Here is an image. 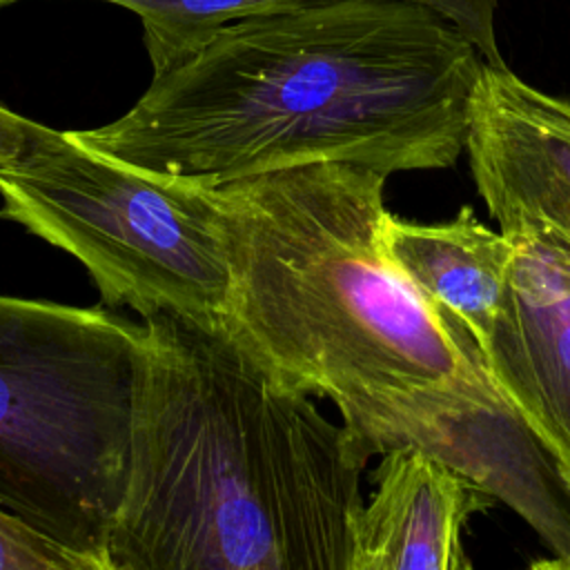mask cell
<instances>
[{
	"label": "cell",
	"mask_w": 570,
	"mask_h": 570,
	"mask_svg": "<svg viewBox=\"0 0 570 570\" xmlns=\"http://www.w3.org/2000/svg\"><path fill=\"white\" fill-rule=\"evenodd\" d=\"M499 0H305L225 27L120 118L71 134L203 187L309 165L443 169L465 149Z\"/></svg>",
	"instance_id": "1"
},
{
	"label": "cell",
	"mask_w": 570,
	"mask_h": 570,
	"mask_svg": "<svg viewBox=\"0 0 570 570\" xmlns=\"http://www.w3.org/2000/svg\"><path fill=\"white\" fill-rule=\"evenodd\" d=\"M142 327L107 570H350L365 468L343 425L225 321Z\"/></svg>",
	"instance_id": "2"
},
{
	"label": "cell",
	"mask_w": 570,
	"mask_h": 570,
	"mask_svg": "<svg viewBox=\"0 0 570 570\" xmlns=\"http://www.w3.org/2000/svg\"><path fill=\"white\" fill-rule=\"evenodd\" d=\"M387 174L309 163L216 189L232 289L225 325L289 387L365 407L452 381L472 334L385 258Z\"/></svg>",
	"instance_id": "3"
},
{
	"label": "cell",
	"mask_w": 570,
	"mask_h": 570,
	"mask_svg": "<svg viewBox=\"0 0 570 570\" xmlns=\"http://www.w3.org/2000/svg\"><path fill=\"white\" fill-rule=\"evenodd\" d=\"M142 323L0 294V510L107 570Z\"/></svg>",
	"instance_id": "4"
},
{
	"label": "cell",
	"mask_w": 570,
	"mask_h": 570,
	"mask_svg": "<svg viewBox=\"0 0 570 570\" xmlns=\"http://www.w3.org/2000/svg\"><path fill=\"white\" fill-rule=\"evenodd\" d=\"M0 218L85 265L109 307L225 321L232 269L214 187L156 174L38 122L0 167Z\"/></svg>",
	"instance_id": "5"
},
{
	"label": "cell",
	"mask_w": 570,
	"mask_h": 570,
	"mask_svg": "<svg viewBox=\"0 0 570 570\" xmlns=\"http://www.w3.org/2000/svg\"><path fill=\"white\" fill-rule=\"evenodd\" d=\"M341 425L363 468L414 445L510 505L552 550L543 566L570 568V483L490 376L474 336L452 381L383 399Z\"/></svg>",
	"instance_id": "6"
},
{
	"label": "cell",
	"mask_w": 570,
	"mask_h": 570,
	"mask_svg": "<svg viewBox=\"0 0 570 570\" xmlns=\"http://www.w3.org/2000/svg\"><path fill=\"white\" fill-rule=\"evenodd\" d=\"M465 151L490 216L570 249V98L483 62L470 98Z\"/></svg>",
	"instance_id": "7"
},
{
	"label": "cell",
	"mask_w": 570,
	"mask_h": 570,
	"mask_svg": "<svg viewBox=\"0 0 570 570\" xmlns=\"http://www.w3.org/2000/svg\"><path fill=\"white\" fill-rule=\"evenodd\" d=\"M508 292L481 350L490 376L570 483V256L519 232Z\"/></svg>",
	"instance_id": "8"
},
{
	"label": "cell",
	"mask_w": 570,
	"mask_h": 570,
	"mask_svg": "<svg viewBox=\"0 0 570 570\" xmlns=\"http://www.w3.org/2000/svg\"><path fill=\"white\" fill-rule=\"evenodd\" d=\"M354 525L350 570H468L463 530L490 497L436 456L401 445L381 454Z\"/></svg>",
	"instance_id": "9"
},
{
	"label": "cell",
	"mask_w": 570,
	"mask_h": 570,
	"mask_svg": "<svg viewBox=\"0 0 570 570\" xmlns=\"http://www.w3.org/2000/svg\"><path fill=\"white\" fill-rule=\"evenodd\" d=\"M379 240L390 265L434 309L463 323L483 350L503 307L517 238L490 229L463 205L443 223L405 220L385 209Z\"/></svg>",
	"instance_id": "10"
},
{
	"label": "cell",
	"mask_w": 570,
	"mask_h": 570,
	"mask_svg": "<svg viewBox=\"0 0 570 570\" xmlns=\"http://www.w3.org/2000/svg\"><path fill=\"white\" fill-rule=\"evenodd\" d=\"M134 11L154 76L163 73L216 38L225 27L305 0H102Z\"/></svg>",
	"instance_id": "11"
},
{
	"label": "cell",
	"mask_w": 570,
	"mask_h": 570,
	"mask_svg": "<svg viewBox=\"0 0 570 570\" xmlns=\"http://www.w3.org/2000/svg\"><path fill=\"white\" fill-rule=\"evenodd\" d=\"M36 127H38V122L33 120L27 129H16V131L0 129V167L7 165L9 160H13L27 147Z\"/></svg>",
	"instance_id": "12"
},
{
	"label": "cell",
	"mask_w": 570,
	"mask_h": 570,
	"mask_svg": "<svg viewBox=\"0 0 570 570\" xmlns=\"http://www.w3.org/2000/svg\"><path fill=\"white\" fill-rule=\"evenodd\" d=\"M33 120L24 118V116H18L13 114L9 107L0 105V129H7V131H16V129H27Z\"/></svg>",
	"instance_id": "13"
},
{
	"label": "cell",
	"mask_w": 570,
	"mask_h": 570,
	"mask_svg": "<svg viewBox=\"0 0 570 570\" xmlns=\"http://www.w3.org/2000/svg\"><path fill=\"white\" fill-rule=\"evenodd\" d=\"M13 2H18V0H0V9L7 7V4H13Z\"/></svg>",
	"instance_id": "14"
},
{
	"label": "cell",
	"mask_w": 570,
	"mask_h": 570,
	"mask_svg": "<svg viewBox=\"0 0 570 570\" xmlns=\"http://www.w3.org/2000/svg\"><path fill=\"white\" fill-rule=\"evenodd\" d=\"M557 245H559V243H557ZM559 247H561V245H559ZM563 249H566V247H563ZM566 254H568V256H570V249H566Z\"/></svg>",
	"instance_id": "15"
}]
</instances>
